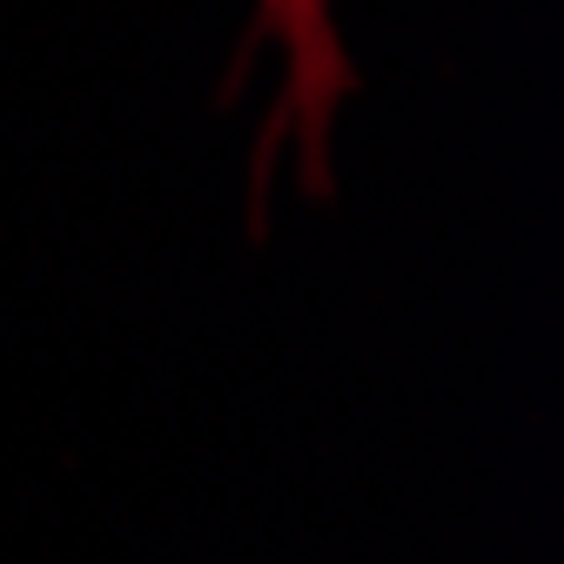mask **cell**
Masks as SVG:
<instances>
[{
    "label": "cell",
    "mask_w": 564,
    "mask_h": 564,
    "mask_svg": "<svg viewBox=\"0 0 564 564\" xmlns=\"http://www.w3.org/2000/svg\"><path fill=\"white\" fill-rule=\"evenodd\" d=\"M256 47H282V95L269 108V121L256 128V223H262V188L275 175V149L282 134H296V169L310 195H329V121L357 88L343 41H336V0H256L249 34H242V61L236 75L256 61Z\"/></svg>",
    "instance_id": "obj_1"
}]
</instances>
